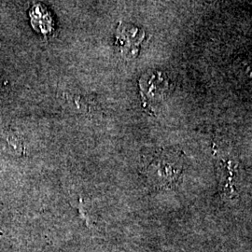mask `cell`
Listing matches in <instances>:
<instances>
[{
  "label": "cell",
  "instance_id": "obj_2",
  "mask_svg": "<svg viewBox=\"0 0 252 252\" xmlns=\"http://www.w3.org/2000/svg\"><path fill=\"white\" fill-rule=\"evenodd\" d=\"M139 85L143 98L150 103L163 99L170 89L168 78L161 71L145 73L139 81Z\"/></svg>",
  "mask_w": 252,
  "mask_h": 252
},
{
  "label": "cell",
  "instance_id": "obj_4",
  "mask_svg": "<svg viewBox=\"0 0 252 252\" xmlns=\"http://www.w3.org/2000/svg\"><path fill=\"white\" fill-rule=\"evenodd\" d=\"M0 139L5 150L9 151L10 153H22L23 145L21 139H19L18 135H15L12 133H7L2 135Z\"/></svg>",
  "mask_w": 252,
  "mask_h": 252
},
{
  "label": "cell",
  "instance_id": "obj_1",
  "mask_svg": "<svg viewBox=\"0 0 252 252\" xmlns=\"http://www.w3.org/2000/svg\"><path fill=\"white\" fill-rule=\"evenodd\" d=\"M183 162L176 152L161 150L147 156L142 171L153 186L170 188L180 179Z\"/></svg>",
  "mask_w": 252,
  "mask_h": 252
},
{
  "label": "cell",
  "instance_id": "obj_3",
  "mask_svg": "<svg viewBox=\"0 0 252 252\" xmlns=\"http://www.w3.org/2000/svg\"><path fill=\"white\" fill-rule=\"evenodd\" d=\"M144 37V33L136 27L123 25L118 28L117 45L123 54L132 58L138 54L139 44Z\"/></svg>",
  "mask_w": 252,
  "mask_h": 252
}]
</instances>
